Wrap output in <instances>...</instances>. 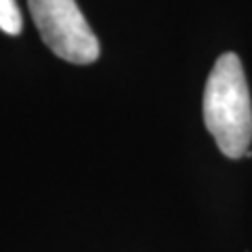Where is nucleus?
<instances>
[{
  "instance_id": "f257e3e1",
  "label": "nucleus",
  "mask_w": 252,
  "mask_h": 252,
  "mask_svg": "<svg viewBox=\"0 0 252 252\" xmlns=\"http://www.w3.org/2000/svg\"><path fill=\"white\" fill-rule=\"evenodd\" d=\"M204 124L219 149L238 160L252 141V103L242 61L235 53L217 59L204 89Z\"/></svg>"
},
{
  "instance_id": "f03ea898",
  "label": "nucleus",
  "mask_w": 252,
  "mask_h": 252,
  "mask_svg": "<svg viewBox=\"0 0 252 252\" xmlns=\"http://www.w3.org/2000/svg\"><path fill=\"white\" fill-rule=\"evenodd\" d=\"M28 4L38 34L57 57L76 65L99 59V40L76 0H28Z\"/></svg>"
},
{
  "instance_id": "7ed1b4c3",
  "label": "nucleus",
  "mask_w": 252,
  "mask_h": 252,
  "mask_svg": "<svg viewBox=\"0 0 252 252\" xmlns=\"http://www.w3.org/2000/svg\"><path fill=\"white\" fill-rule=\"evenodd\" d=\"M23 19H21V11L15 0H0V30L4 34L17 36L21 32Z\"/></svg>"
}]
</instances>
